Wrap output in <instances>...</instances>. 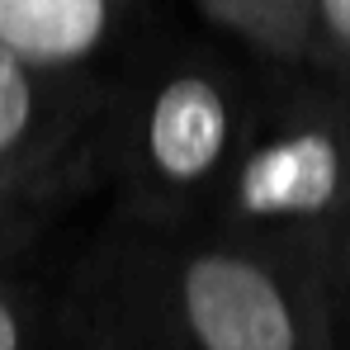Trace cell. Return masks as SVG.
Returning a JSON list of instances; mask_svg holds the SVG:
<instances>
[{
	"label": "cell",
	"mask_w": 350,
	"mask_h": 350,
	"mask_svg": "<svg viewBox=\"0 0 350 350\" xmlns=\"http://www.w3.org/2000/svg\"><path fill=\"white\" fill-rule=\"evenodd\" d=\"M90 270L142 350H341L322 237L118 223Z\"/></svg>",
	"instance_id": "6da1fadb"
},
{
	"label": "cell",
	"mask_w": 350,
	"mask_h": 350,
	"mask_svg": "<svg viewBox=\"0 0 350 350\" xmlns=\"http://www.w3.org/2000/svg\"><path fill=\"white\" fill-rule=\"evenodd\" d=\"M256 81L218 53H171L142 81H123L109 147L118 223H199L232 171Z\"/></svg>",
	"instance_id": "7a4b0ae2"
},
{
	"label": "cell",
	"mask_w": 350,
	"mask_h": 350,
	"mask_svg": "<svg viewBox=\"0 0 350 350\" xmlns=\"http://www.w3.org/2000/svg\"><path fill=\"white\" fill-rule=\"evenodd\" d=\"M350 213V90L308 66L256 81L251 118L199 223L270 237H327Z\"/></svg>",
	"instance_id": "3957f363"
},
{
	"label": "cell",
	"mask_w": 350,
	"mask_h": 350,
	"mask_svg": "<svg viewBox=\"0 0 350 350\" xmlns=\"http://www.w3.org/2000/svg\"><path fill=\"white\" fill-rule=\"evenodd\" d=\"M123 81L33 66L0 43V199L62 208L109 180Z\"/></svg>",
	"instance_id": "277c9868"
},
{
	"label": "cell",
	"mask_w": 350,
	"mask_h": 350,
	"mask_svg": "<svg viewBox=\"0 0 350 350\" xmlns=\"http://www.w3.org/2000/svg\"><path fill=\"white\" fill-rule=\"evenodd\" d=\"M147 0H0V43L33 66L105 76L100 66L133 38Z\"/></svg>",
	"instance_id": "5b68a950"
},
{
	"label": "cell",
	"mask_w": 350,
	"mask_h": 350,
	"mask_svg": "<svg viewBox=\"0 0 350 350\" xmlns=\"http://www.w3.org/2000/svg\"><path fill=\"white\" fill-rule=\"evenodd\" d=\"M194 10L270 66L308 62V0H194Z\"/></svg>",
	"instance_id": "8992f818"
},
{
	"label": "cell",
	"mask_w": 350,
	"mask_h": 350,
	"mask_svg": "<svg viewBox=\"0 0 350 350\" xmlns=\"http://www.w3.org/2000/svg\"><path fill=\"white\" fill-rule=\"evenodd\" d=\"M53 350H137L123 312L114 308L109 289L100 284V275L90 265H81L71 289L62 293Z\"/></svg>",
	"instance_id": "52a82bcc"
},
{
	"label": "cell",
	"mask_w": 350,
	"mask_h": 350,
	"mask_svg": "<svg viewBox=\"0 0 350 350\" xmlns=\"http://www.w3.org/2000/svg\"><path fill=\"white\" fill-rule=\"evenodd\" d=\"M62 298L24 265L0 270V350H53Z\"/></svg>",
	"instance_id": "ba28073f"
},
{
	"label": "cell",
	"mask_w": 350,
	"mask_h": 350,
	"mask_svg": "<svg viewBox=\"0 0 350 350\" xmlns=\"http://www.w3.org/2000/svg\"><path fill=\"white\" fill-rule=\"evenodd\" d=\"M308 71L350 90V0H308Z\"/></svg>",
	"instance_id": "9c48e42d"
},
{
	"label": "cell",
	"mask_w": 350,
	"mask_h": 350,
	"mask_svg": "<svg viewBox=\"0 0 350 350\" xmlns=\"http://www.w3.org/2000/svg\"><path fill=\"white\" fill-rule=\"evenodd\" d=\"M53 213H57V208L19 204V199H0V270L29 260V251H33V246L43 241V232H48Z\"/></svg>",
	"instance_id": "30bf717a"
},
{
	"label": "cell",
	"mask_w": 350,
	"mask_h": 350,
	"mask_svg": "<svg viewBox=\"0 0 350 350\" xmlns=\"http://www.w3.org/2000/svg\"><path fill=\"white\" fill-rule=\"evenodd\" d=\"M327 256V289H332V317H336V346L350 350V213L322 237Z\"/></svg>",
	"instance_id": "8fae6325"
},
{
	"label": "cell",
	"mask_w": 350,
	"mask_h": 350,
	"mask_svg": "<svg viewBox=\"0 0 350 350\" xmlns=\"http://www.w3.org/2000/svg\"><path fill=\"white\" fill-rule=\"evenodd\" d=\"M85 265H90V260H85ZM114 308H118V303H114ZM128 332H133V327H128ZM133 341H137V336H133ZM137 350H142V346H137Z\"/></svg>",
	"instance_id": "7c38bea8"
}]
</instances>
